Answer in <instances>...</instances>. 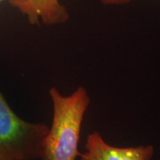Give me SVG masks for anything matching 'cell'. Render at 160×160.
I'll return each instance as SVG.
<instances>
[{
  "label": "cell",
  "instance_id": "1",
  "mask_svg": "<svg viewBox=\"0 0 160 160\" xmlns=\"http://www.w3.org/2000/svg\"><path fill=\"white\" fill-rule=\"evenodd\" d=\"M53 104V119L44 141L40 160H77L82 125L91 102L85 88L69 96L56 88L49 91Z\"/></svg>",
  "mask_w": 160,
  "mask_h": 160
},
{
  "label": "cell",
  "instance_id": "2",
  "mask_svg": "<svg viewBox=\"0 0 160 160\" xmlns=\"http://www.w3.org/2000/svg\"><path fill=\"white\" fill-rule=\"evenodd\" d=\"M49 127L18 117L0 91V160H37Z\"/></svg>",
  "mask_w": 160,
  "mask_h": 160
},
{
  "label": "cell",
  "instance_id": "3",
  "mask_svg": "<svg viewBox=\"0 0 160 160\" xmlns=\"http://www.w3.org/2000/svg\"><path fill=\"white\" fill-rule=\"evenodd\" d=\"M85 153H80V160H151L154 149L151 145L119 148L106 142L99 132L89 133Z\"/></svg>",
  "mask_w": 160,
  "mask_h": 160
},
{
  "label": "cell",
  "instance_id": "4",
  "mask_svg": "<svg viewBox=\"0 0 160 160\" xmlns=\"http://www.w3.org/2000/svg\"><path fill=\"white\" fill-rule=\"evenodd\" d=\"M11 4L32 25H39L42 20L47 25H55L69 19L68 11L59 0H11Z\"/></svg>",
  "mask_w": 160,
  "mask_h": 160
},
{
  "label": "cell",
  "instance_id": "5",
  "mask_svg": "<svg viewBox=\"0 0 160 160\" xmlns=\"http://www.w3.org/2000/svg\"><path fill=\"white\" fill-rule=\"evenodd\" d=\"M134 0H101L102 3L105 5H121L130 3Z\"/></svg>",
  "mask_w": 160,
  "mask_h": 160
},
{
  "label": "cell",
  "instance_id": "6",
  "mask_svg": "<svg viewBox=\"0 0 160 160\" xmlns=\"http://www.w3.org/2000/svg\"><path fill=\"white\" fill-rule=\"evenodd\" d=\"M2 1H3V0H0V2H2Z\"/></svg>",
  "mask_w": 160,
  "mask_h": 160
}]
</instances>
